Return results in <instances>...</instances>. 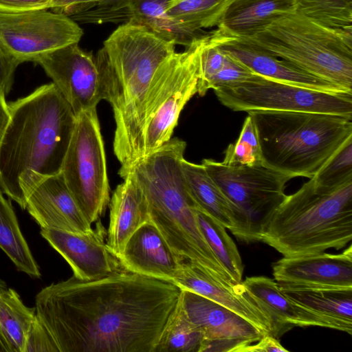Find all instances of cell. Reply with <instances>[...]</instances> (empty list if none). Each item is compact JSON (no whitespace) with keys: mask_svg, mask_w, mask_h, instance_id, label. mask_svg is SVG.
Here are the masks:
<instances>
[{"mask_svg":"<svg viewBox=\"0 0 352 352\" xmlns=\"http://www.w3.org/2000/svg\"><path fill=\"white\" fill-rule=\"evenodd\" d=\"M204 340L202 332L189 320L179 300L154 352H200Z\"/></svg>","mask_w":352,"mask_h":352,"instance_id":"4dcf8cb0","label":"cell"},{"mask_svg":"<svg viewBox=\"0 0 352 352\" xmlns=\"http://www.w3.org/2000/svg\"><path fill=\"white\" fill-rule=\"evenodd\" d=\"M226 59L223 67L210 82V89H215L225 85L243 80L254 74L232 58L226 54Z\"/></svg>","mask_w":352,"mask_h":352,"instance_id":"74e56055","label":"cell"},{"mask_svg":"<svg viewBox=\"0 0 352 352\" xmlns=\"http://www.w3.org/2000/svg\"><path fill=\"white\" fill-rule=\"evenodd\" d=\"M214 91L220 102L234 111H305L352 117V93L312 89L254 73Z\"/></svg>","mask_w":352,"mask_h":352,"instance_id":"8fae6325","label":"cell"},{"mask_svg":"<svg viewBox=\"0 0 352 352\" xmlns=\"http://www.w3.org/2000/svg\"><path fill=\"white\" fill-rule=\"evenodd\" d=\"M263 164L295 177L311 178L352 136V117L338 114L250 111Z\"/></svg>","mask_w":352,"mask_h":352,"instance_id":"5b68a950","label":"cell"},{"mask_svg":"<svg viewBox=\"0 0 352 352\" xmlns=\"http://www.w3.org/2000/svg\"><path fill=\"white\" fill-rule=\"evenodd\" d=\"M280 291L296 303L335 322L338 330L352 333V288L278 283Z\"/></svg>","mask_w":352,"mask_h":352,"instance_id":"603a6c76","label":"cell"},{"mask_svg":"<svg viewBox=\"0 0 352 352\" xmlns=\"http://www.w3.org/2000/svg\"><path fill=\"white\" fill-rule=\"evenodd\" d=\"M3 194L0 190V248L19 271L40 278L39 267L22 234L12 204Z\"/></svg>","mask_w":352,"mask_h":352,"instance_id":"484cf974","label":"cell"},{"mask_svg":"<svg viewBox=\"0 0 352 352\" xmlns=\"http://www.w3.org/2000/svg\"><path fill=\"white\" fill-rule=\"evenodd\" d=\"M226 56L208 41V34L201 48L197 94L204 96L210 89L212 78L223 67Z\"/></svg>","mask_w":352,"mask_h":352,"instance_id":"d590c367","label":"cell"},{"mask_svg":"<svg viewBox=\"0 0 352 352\" xmlns=\"http://www.w3.org/2000/svg\"><path fill=\"white\" fill-rule=\"evenodd\" d=\"M107 245L118 257L131 236L150 220L142 190L131 171L118 185L109 201Z\"/></svg>","mask_w":352,"mask_h":352,"instance_id":"7402d4cb","label":"cell"},{"mask_svg":"<svg viewBox=\"0 0 352 352\" xmlns=\"http://www.w3.org/2000/svg\"><path fill=\"white\" fill-rule=\"evenodd\" d=\"M117 258L127 271L170 283L184 261L151 220L131 236Z\"/></svg>","mask_w":352,"mask_h":352,"instance_id":"ffe728a7","label":"cell"},{"mask_svg":"<svg viewBox=\"0 0 352 352\" xmlns=\"http://www.w3.org/2000/svg\"><path fill=\"white\" fill-rule=\"evenodd\" d=\"M179 300L189 320L204 335L200 352H243L265 336L241 316L201 295L182 290Z\"/></svg>","mask_w":352,"mask_h":352,"instance_id":"5bb4252c","label":"cell"},{"mask_svg":"<svg viewBox=\"0 0 352 352\" xmlns=\"http://www.w3.org/2000/svg\"><path fill=\"white\" fill-rule=\"evenodd\" d=\"M238 37L352 92V30L327 28L294 11L252 35Z\"/></svg>","mask_w":352,"mask_h":352,"instance_id":"8992f818","label":"cell"},{"mask_svg":"<svg viewBox=\"0 0 352 352\" xmlns=\"http://www.w3.org/2000/svg\"><path fill=\"white\" fill-rule=\"evenodd\" d=\"M234 0H170L168 15L179 24L198 32L217 26L223 13Z\"/></svg>","mask_w":352,"mask_h":352,"instance_id":"f1b7e54d","label":"cell"},{"mask_svg":"<svg viewBox=\"0 0 352 352\" xmlns=\"http://www.w3.org/2000/svg\"><path fill=\"white\" fill-rule=\"evenodd\" d=\"M295 10V0H234L217 27L234 36H248Z\"/></svg>","mask_w":352,"mask_h":352,"instance_id":"d4e9b609","label":"cell"},{"mask_svg":"<svg viewBox=\"0 0 352 352\" xmlns=\"http://www.w3.org/2000/svg\"><path fill=\"white\" fill-rule=\"evenodd\" d=\"M201 232L212 252L236 284L242 283L243 266L236 245L226 228L196 208Z\"/></svg>","mask_w":352,"mask_h":352,"instance_id":"f546056e","label":"cell"},{"mask_svg":"<svg viewBox=\"0 0 352 352\" xmlns=\"http://www.w3.org/2000/svg\"><path fill=\"white\" fill-rule=\"evenodd\" d=\"M174 41L129 21L104 41L96 54L102 100L113 110V151L124 178L144 157V103L160 66L175 52Z\"/></svg>","mask_w":352,"mask_h":352,"instance_id":"7a4b0ae2","label":"cell"},{"mask_svg":"<svg viewBox=\"0 0 352 352\" xmlns=\"http://www.w3.org/2000/svg\"><path fill=\"white\" fill-rule=\"evenodd\" d=\"M170 0H131L133 17L131 21L145 25L176 45L188 47L204 35L186 28L166 12Z\"/></svg>","mask_w":352,"mask_h":352,"instance_id":"83f0119b","label":"cell"},{"mask_svg":"<svg viewBox=\"0 0 352 352\" xmlns=\"http://www.w3.org/2000/svg\"><path fill=\"white\" fill-rule=\"evenodd\" d=\"M10 118L8 103L6 102V96L0 94V139Z\"/></svg>","mask_w":352,"mask_h":352,"instance_id":"7bdbcfd3","label":"cell"},{"mask_svg":"<svg viewBox=\"0 0 352 352\" xmlns=\"http://www.w3.org/2000/svg\"><path fill=\"white\" fill-rule=\"evenodd\" d=\"M201 165L237 211L239 224L234 235L245 243L261 241L286 197V184L294 177L264 164L229 166L205 159Z\"/></svg>","mask_w":352,"mask_h":352,"instance_id":"ba28073f","label":"cell"},{"mask_svg":"<svg viewBox=\"0 0 352 352\" xmlns=\"http://www.w3.org/2000/svg\"><path fill=\"white\" fill-rule=\"evenodd\" d=\"M8 109L0 139V190L25 210L33 188L61 172L76 116L52 82Z\"/></svg>","mask_w":352,"mask_h":352,"instance_id":"3957f363","label":"cell"},{"mask_svg":"<svg viewBox=\"0 0 352 352\" xmlns=\"http://www.w3.org/2000/svg\"><path fill=\"white\" fill-rule=\"evenodd\" d=\"M8 288L5 281L0 279V294ZM0 352H12L10 346L3 336L0 329Z\"/></svg>","mask_w":352,"mask_h":352,"instance_id":"ee69618b","label":"cell"},{"mask_svg":"<svg viewBox=\"0 0 352 352\" xmlns=\"http://www.w3.org/2000/svg\"><path fill=\"white\" fill-rule=\"evenodd\" d=\"M319 190H331L352 180V136L349 137L311 177Z\"/></svg>","mask_w":352,"mask_h":352,"instance_id":"d6a6232c","label":"cell"},{"mask_svg":"<svg viewBox=\"0 0 352 352\" xmlns=\"http://www.w3.org/2000/svg\"><path fill=\"white\" fill-rule=\"evenodd\" d=\"M140 186L150 220L171 250L223 283L236 284L221 265L199 228L196 205L187 189L182 168L168 164L154 168L142 179Z\"/></svg>","mask_w":352,"mask_h":352,"instance_id":"52a82bcc","label":"cell"},{"mask_svg":"<svg viewBox=\"0 0 352 352\" xmlns=\"http://www.w3.org/2000/svg\"><path fill=\"white\" fill-rule=\"evenodd\" d=\"M83 30L69 16L48 10L0 12V45L19 64L78 43Z\"/></svg>","mask_w":352,"mask_h":352,"instance_id":"7c38bea8","label":"cell"},{"mask_svg":"<svg viewBox=\"0 0 352 352\" xmlns=\"http://www.w3.org/2000/svg\"><path fill=\"white\" fill-rule=\"evenodd\" d=\"M206 35L176 52L157 69L144 109V156L168 142L180 113L197 93L200 55Z\"/></svg>","mask_w":352,"mask_h":352,"instance_id":"9c48e42d","label":"cell"},{"mask_svg":"<svg viewBox=\"0 0 352 352\" xmlns=\"http://www.w3.org/2000/svg\"><path fill=\"white\" fill-rule=\"evenodd\" d=\"M182 170L187 189L196 208L234 234L239 224L237 211L204 167L184 159Z\"/></svg>","mask_w":352,"mask_h":352,"instance_id":"cb8c5ba5","label":"cell"},{"mask_svg":"<svg viewBox=\"0 0 352 352\" xmlns=\"http://www.w3.org/2000/svg\"><path fill=\"white\" fill-rule=\"evenodd\" d=\"M36 318V307H27L14 289L8 287L0 294V329L12 352H25Z\"/></svg>","mask_w":352,"mask_h":352,"instance_id":"4316f807","label":"cell"},{"mask_svg":"<svg viewBox=\"0 0 352 352\" xmlns=\"http://www.w3.org/2000/svg\"><path fill=\"white\" fill-rule=\"evenodd\" d=\"M208 41L222 52L254 74L312 89L336 93H352L330 82L306 73L219 28L208 34Z\"/></svg>","mask_w":352,"mask_h":352,"instance_id":"2e32d148","label":"cell"},{"mask_svg":"<svg viewBox=\"0 0 352 352\" xmlns=\"http://www.w3.org/2000/svg\"><path fill=\"white\" fill-rule=\"evenodd\" d=\"M109 1L110 0H52L50 10L71 16Z\"/></svg>","mask_w":352,"mask_h":352,"instance_id":"f35d334b","label":"cell"},{"mask_svg":"<svg viewBox=\"0 0 352 352\" xmlns=\"http://www.w3.org/2000/svg\"><path fill=\"white\" fill-rule=\"evenodd\" d=\"M61 173L87 221L91 224L98 221L109 204L110 189L96 109L76 116Z\"/></svg>","mask_w":352,"mask_h":352,"instance_id":"30bf717a","label":"cell"},{"mask_svg":"<svg viewBox=\"0 0 352 352\" xmlns=\"http://www.w3.org/2000/svg\"><path fill=\"white\" fill-rule=\"evenodd\" d=\"M181 292L173 283L121 269L52 283L36 294L35 307L58 352H154Z\"/></svg>","mask_w":352,"mask_h":352,"instance_id":"6da1fadb","label":"cell"},{"mask_svg":"<svg viewBox=\"0 0 352 352\" xmlns=\"http://www.w3.org/2000/svg\"><path fill=\"white\" fill-rule=\"evenodd\" d=\"M243 352H289L271 335L263 336L258 341L247 346Z\"/></svg>","mask_w":352,"mask_h":352,"instance_id":"b9f144b4","label":"cell"},{"mask_svg":"<svg viewBox=\"0 0 352 352\" xmlns=\"http://www.w3.org/2000/svg\"><path fill=\"white\" fill-rule=\"evenodd\" d=\"M352 239V180L317 189L311 178L275 210L261 241L284 257L342 249Z\"/></svg>","mask_w":352,"mask_h":352,"instance_id":"277c9868","label":"cell"},{"mask_svg":"<svg viewBox=\"0 0 352 352\" xmlns=\"http://www.w3.org/2000/svg\"><path fill=\"white\" fill-rule=\"evenodd\" d=\"M25 352H58L51 334L37 315L29 331Z\"/></svg>","mask_w":352,"mask_h":352,"instance_id":"8d00e7d4","label":"cell"},{"mask_svg":"<svg viewBox=\"0 0 352 352\" xmlns=\"http://www.w3.org/2000/svg\"><path fill=\"white\" fill-rule=\"evenodd\" d=\"M52 0H0V12L19 13L49 10Z\"/></svg>","mask_w":352,"mask_h":352,"instance_id":"60d3db41","label":"cell"},{"mask_svg":"<svg viewBox=\"0 0 352 352\" xmlns=\"http://www.w3.org/2000/svg\"><path fill=\"white\" fill-rule=\"evenodd\" d=\"M41 228L75 233L91 231L87 221L69 192L62 173L41 180L31 191L26 208Z\"/></svg>","mask_w":352,"mask_h":352,"instance_id":"d6986e66","label":"cell"},{"mask_svg":"<svg viewBox=\"0 0 352 352\" xmlns=\"http://www.w3.org/2000/svg\"><path fill=\"white\" fill-rule=\"evenodd\" d=\"M222 162L229 166L263 164L256 130L250 115L244 120L239 138L226 148Z\"/></svg>","mask_w":352,"mask_h":352,"instance_id":"836d02e7","label":"cell"},{"mask_svg":"<svg viewBox=\"0 0 352 352\" xmlns=\"http://www.w3.org/2000/svg\"><path fill=\"white\" fill-rule=\"evenodd\" d=\"M19 65L0 45V94L6 97L11 90L14 73Z\"/></svg>","mask_w":352,"mask_h":352,"instance_id":"ab89813d","label":"cell"},{"mask_svg":"<svg viewBox=\"0 0 352 352\" xmlns=\"http://www.w3.org/2000/svg\"><path fill=\"white\" fill-rule=\"evenodd\" d=\"M102 225L85 233L41 228L40 234L72 267L74 276L82 280L104 277L123 269L105 241Z\"/></svg>","mask_w":352,"mask_h":352,"instance_id":"9a60e30c","label":"cell"},{"mask_svg":"<svg viewBox=\"0 0 352 352\" xmlns=\"http://www.w3.org/2000/svg\"><path fill=\"white\" fill-rule=\"evenodd\" d=\"M295 11L327 28L352 30V0H295Z\"/></svg>","mask_w":352,"mask_h":352,"instance_id":"1f68e13d","label":"cell"},{"mask_svg":"<svg viewBox=\"0 0 352 352\" xmlns=\"http://www.w3.org/2000/svg\"><path fill=\"white\" fill-rule=\"evenodd\" d=\"M172 283L182 290L194 292L230 309L265 335L275 337L272 316L250 295L243 283L228 286L186 261L182 262Z\"/></svg>","mask_w":352,"mask_h":352,"instance_id":"e0dca14e","label":"cell"},{"mask_svg":"<svg viewBox=\"0 0 352 352\" xmlns=\"http://www.w3.org/2000/svg\"><path fill=\"white\" fill-rule=\"evenodd\" d=\"M69 17L82 23H126L133 17L131 0H110Z\"/></svg>","mask_w":352,"mask_h":352,"instance_id":"e575fe53","label":"cell"},{"mask_svg":"<svg viewBox=\"0 0 352 352\" xmlns=\"http://www.w3.org/2000/svg\"><path fill=\"white\" fill-rule=\"evenodd\" d=\"M272 270L278 283L352 288V246L340 254L283 257Z\"/></svg>","mask_w":352,"mask_h":352,"instance_id":"ac0fdd59","label":"cell"},{"mask_svg":"<svg viewBox=\"0 0 352 352\" xmlns=\"http://www.w3.org/2000/svg\"><path fill=\"white\" fill-rule=\"evenodd\" d=\"M76 116L96 109L102 100L96 58L73 43L36 58Z\"/></svg>","mask_w":352,"mask_h":352,"instance_id":"4fadbf2b","label":"cell"},{"mask_svg":"<svg viewBox=\"0 0 352 352\" xmlns=\"http://www.w3.org/2000/svg\"><path fill=\"white\" fill-rule=\"evenodd\" d=\"M243 285L250 295L272 316L275 337L287 327L317 326L338 330L331 320L313 311L285 296L278 282L266 276L246 278Z\"/></svg>","mask_w":352,"mask_h":352,"instance_id":"44dd1931","label":"cell"}]
</instances>
